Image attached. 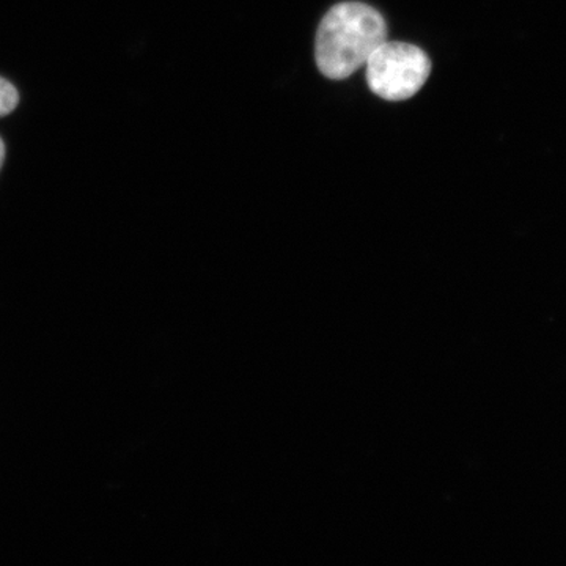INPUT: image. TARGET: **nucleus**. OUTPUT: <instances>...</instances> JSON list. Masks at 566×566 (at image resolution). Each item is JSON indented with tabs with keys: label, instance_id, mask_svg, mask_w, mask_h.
I'll list each match as a JSON object with an SVG mask.
<instances>
[{
	"label": "nucleus",
	"instance_id": "obj_3",
	"mask_svg": "<svg viewBox=\"0 0 566 566\" xmlns=\"http://www.w3.org/2000/svg\"><path fill=\"white\" fill-rule=\"evenodd\" d=\"M20 103V93L9 81L0 77V117L11 114Z\"/></svg>",
	"mask_w": 566,
	"mask_h": 566
},
{
	"label": "nucleus",
	"instance_id": "obj_1",
	"mask_svg": "<svg viewBox=\"0 0 566 566\" xmlns=\"http://www.w3.org/2000/svg\"><path fill=\"white\" fill-rule=\"evenodd\" d=\"M386 41L387 24L378 10L364 2L337 3L316 31V66L327 80H346Z\"/></svg>",
	"mask_w": 566,
	"mask_h": 566
},
{
	"label": "nucleus",
	"instance_id": "obj_2",
	"mask_svg": "<svg viewBox=\"0 0 566 566\" xmlns=\"http://www.w3.org/2000/svg\"><path fill=\"white\" fill-rule=\"evenodd\" d=\"M367 84L386 102H405L420 92L431 73V61L415 44L389 41L370 55Z\"/></svg>",
	"mask_w": 566,
	"mask_h": 566
},
{
	"label": "nucleus",
	"instance_id": "obj_4",
	"mask_svg": "<svg viewBox=\"0 0 566 566\" xmlns=\"http://www.w3.org/2000/svg\"><path fill=\"white\" fill-rule=\"evenodd\" d=\"M3 161H6V144L0 139V169H2Z\"/></svg>",
	"mask_w": 566,
	"mask_h": 566
}]
</instances>
